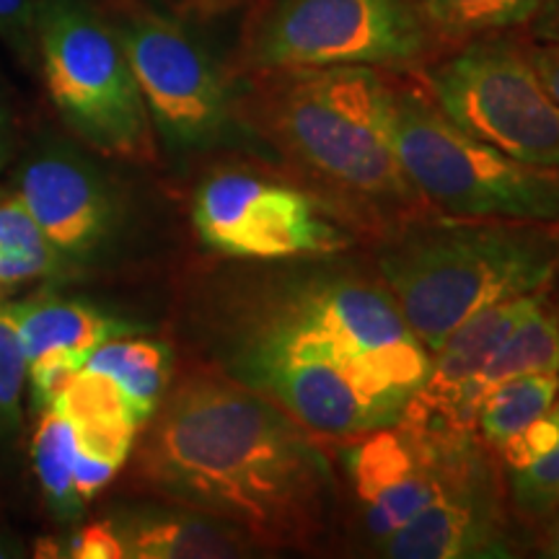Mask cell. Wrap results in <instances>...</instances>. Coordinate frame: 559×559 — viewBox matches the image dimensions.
Masks as SVG:
<instances>
[{
  "instance_id": "obj_1",
  "label": "cell",
  "mask_w": 559,
  "mask_h": 559,
  "mask_svg": "<svg viewBox=\"0 0 559 559\" xmlns=\"http://www.w3.org/2000/svg\"><path fill=\"white\" fill-rule=\"evenodd\" d=\"M228 280L205 313L213 368L311 432L355 438L402 423L430 353L386 285L337 267Z\"/></svg>"
},
{
  "instance_id": "obj_2",
  "label": "cell",
  "mask_w": 559,
  "mask_h": 559,
  "mask_svg": "<svg viewBox=\"0 0 559 559\" xmlns=\"http://www.w3.org/2000/svg\"><path fill=\"white\" fill-rule=\"evenodd\" d=\"M143 430L138 474L169 502L267 544L309 539L326 519L334 474L311 430L218 368L166 389Z\"/></svg>"
},
{
  "instance_id": "obj_3",
  "label": "cell",
  "mask_w": 559,
  "mask_h": 559,
  "mask_svg": "<svg viewBox=\"0 0 559 559\" xmlns=\"http://www.w3.org/2000/svg\"><path fill=\"white\" fill-rule=\"evenodd\" d=\"M557 226L481 218L409 226L381 249L383 285L436 353L474 313L547 288L559 270Z\"/></svg>"
},
{
  "instance_id": "obj_4",
  "label": "cell",
  "mask_w": 559,
  "mask_h": 559,
  "mask_svg": "<svg viewBox=\"0 0 559 559\" xmlns=\"http://www.w3.org/2000/svg\"><path fill=\"white\" fill-rule=\"evenodd\" d=\"M275 120L290 151L342 190L370 200H407L394 143V91L368 66L290 70Z\"/></svg>"
},
{
  "instance_id": "obj_5",
  "label": "cell",
  "mask_w": 559,
  "mask_h": 559,
  "mask_svg": "<svg viewBox=\"0 0 559 559\" xmlns=\"http://www.w3.org/2000/svg\"><path fill=\"white\" fill-rule=\"evenodd\" d=\"M39 68L75 138L109 158L156 156L153 122L120 34L86 0H39Z\"/></svg>"
},
{
  "instance_id": "obj_6",
  "label": "cell",
  "mask_w": 559,
  "mask_h": 559,
  "mask_svg": "<svg viewBox=\"0 0 559 559\" xmlns=\"http://www.w3.org/2000/svg\"><path fill=\"white\" fill-rule=\"evenodd\" d=\"M394 143L412 190L461 218L559 223V171L536 169L456 128L436 104L394 91Z\"/></svg>"
},
{
  "instance_id": "obj_7",
  "label": "cell",
  "mask_w": 559,
  "mask_h": 559,
  "mask_svg": "<svg viewBox=\"0 0 559 559\" xmlns=\"http://www.w3.org/2000/svg\"><path fill=\"white\" fill-rule=\"evenodd\" d=\"M428 26L412 0H275L251 32L247 58L288 73L407 66L428 50Z\"/></svg>"
},
{
  "instance_id": "obj_8",
  "label": "cell",
  "mask_w": 559,
  "mask_h": 559,
  "mask_svg": "<svg viewBox=\"0 0 559 559\" xmlns=\"http://www.w3.org/2000/svg\"><path fill=\"white\" fill-rule=\"evenodd\" d=\"M115 29L143 91L153 132L171 151H213L239 135L228 75L177 19L140 5L122 9Z\"/></svg>"
},
{
  "instance_id": "obj_9",
  "label": "cell",
  "mask_w": 559,
  "mask_h": 559,
  "mask_svg": "<svg viewBox=\"0 0 559 559\" xmlns=\"http://www.w3.org/2000/svg\"><path fill=\"white\" fill-rule=\"evenodd\" d=\"M430 91L456 128L521 164L559 171V104L515 45L466 47L432 70Z\"/></svg>"
},
{
  "instance_id": "obj_10",
  "label": "cell",
  "mask_w": 559,
  "mask_h": 559,
  "mask_svg": "<svg viewBox=\"0 0 559 559\" xmlns=\"http://www.w3.org/2000/svg\"><path fill=\"white\" fill-rule=\"evenodd\" d=\"M192 223L205 247L230 260L293 262L349 247L304 192L260 174L215 171L194 192Z\"/></svg>"
},
{
  "instance_id": "obj_11",
  "label": "cell",
  "mask_w": 559,
  "mask_h": 559,
  "mask_svg": "<svg viewBox=\"0 0 559 559\" xmlns=\"http://www.w3.org/2000/svg\"><path fill=\"white\" fill-rule=\"evenodd\" d=\"M440 438V487L428 506L381 544L394 559L510 557L492 466L472 432Z\"/></svg>"
},
{
  "instance_id": "obj_12",
  "label": "cell",
  "mask_w": 559,
  "mask_h": 559,
  "mask_svg": "<svg viewBox=\"0 0 559 559\" xmlns=\"http://www.w3.org/2000/svg\"><path fill=\"white\" fill-rule=\"evenodd\" d=\"M16 198L66 262H83L107 247L120 213L94 164L68 148H45L19 171Z\"/></svg>"
},
{
  "instance_id": "obj_13",
  "label": "cell",
  "mask_w": 559,
  "mask_h": 559,
  "mask_svg": "<svg viewBox=\"0 0 559 559\" xmlns=\"http://www.w3.org/2000/svg\"><path fill=\"white\" fill-rule=\"evenodd\" d=\"M542 293L474 313L440 345L402 423L430 436H464L474 428V386L502 342L542 304Z\"/></svg>"
},
{
  "instance_id": "obj_14",
  "label": "cell",
  "mask_w": 559,
  "mask_h": 559,
  "mask_svg": "<svg viewBox=\"0 0 559 559\" xmlns=\"http://www.w3.org/2000/svg\"><path fill=\"white\" fill-rule=\"evenodd\" d=\"M347 469L368 534L383 544L436 498L440 438L404 423L366 432L349 451Z\"/></svg>"
},
{
  "instance_id": "obj_15",
  "label": "cell",
  "mask_w": 559,
  "mask_h": 559,
  "mask_svg": "<svg viewBox=\"0 0 559 559\" xmlns=\"http://www.w3.org/2000/svg\"><path fill=\"white\" fill-rule=\"evenodd\" d=\"M21 345L29 366L32 404L37 412L50 407L58 391L66 386L104 342L143 334L148 326L115 317L96 306L75 304L52 296L11 304Z\"/></svg>"
},
{
  "instance_id": "obj_16",
  "label": "cell",
  "mask_w": 559,
  "mask_h": 559,
  "mask_svg": "<svg viewBox=\"0 0 559 559\" xmlns=\"http://www.w3.org/2000/svg\"><path fill=\"white\" fill-rule=\"evenodd\" d=\"M111 526L132 559L247 557L257 544L234 523L185 506L128 510L111 519Z\"/></svg>"
},
{
  "instance_id": "obj_17",
  "label": "cell",
  "mask_w": 559,
  "mask_h": 559,
  "mask_svg": "<svg viewBox=\"0 0 559 559\" xmlns=\"http://www.w3.org/2000/svg\"><path fill=\"white\" fill-rule=\"evenodd\" d=\"M83 368L107 376L130 404L140 428H145L169 389L171 349L164 342L132 334L104 342L88 355Z\"/></svg>"
},
{
  "instance_id": "obj_18",
  "label": "cell",
  "mask_w": 559,
  "mask_h": 559,
  "mask_svg": "<svg viewBox=\"0 0 559 559\" xmlns=\"http://www.w3.org/2000/svg\"><path fill=\"white\" fill-rule=\"evenodd\" d=\"M75 453H79V432H75L73 419L50 404L45 412H39L32 440V461L41 495L60 521H79L86 508L73 485Z\"/></svg>"
},
{
  "instance_id": "obj_19",
  "label": "cell",
  "mask_w": 559,
  "mask_h": 559,
  "mask_svg": "<svg viewBox=\"0 0 559 559\" xmlns=\"http://www.w3.org/2000/svg\"><path fill=\"white\" fill-rule=\"evenodd\" d=\"M534 373L559 376V319L544 309V304L515 324V330L508 334L492 360L481 370L474 386V412L485 391L519 376Z\"/></svg>"
},
{
  "instance_id": "obj_20",
  "label": "cell",
  "mask_w": 559,
  "mask_h": 559,
  "mask_svg": "<svg viewBox=\"0 0 559 559\" xmlns=\"http://www.w3.org/2000/svg\"><path fill=\"white\" fill-rule=\"evenodd\" d=\"M557 394L559 376L555 373L519 376L481 394L474 425L489 445H500L549 412Z\"/></svg>"
},
{
  "instance_id": "obj_21",
  "label": "cell",
  "mask_w": 559,
  "mask_h": 559,
  "mask_svg": "<svg viewBox=\"0 0 559 559\" xmlns=\"http://www.w3.org/2000/svg\"><path fill=\"white\" fill-rule=\"evenodd\" d=\"M66 260L37 226L16 194L0 192V283L19 285L26 280L52 277Z\"/></svg>"
},
{
  "instance_id": "obj_22",
  "label": "cell",
  "mask_w": 559,
  "mask_h": 559,
  "mask_svg": "<svg viewBox=\"0 0 559 559\" xmlns=\"http://www.w3.org/2000/svg\"><path fill=\"white\" fill-rule=\"evenodd\" d=\"M547 0H417L425 21L449 37L531 24Z\"/></svg>"
},
{
  "instance_id": "obj_23",
  "label": "cell",
  "mask_w": 559,
  "mask_h": 559,
  "mask_svg": "<svg viewBox=\"0 0 559 559\" xmlns=\"http://www.w3.org/2000/svg\"><path fill=\"white\" fill-rule=\"evenodd\" d=\"M29 366L21 345L11 304H0V430L11 432L21 425V394H24Z\"/></svg>"
},
{
  "instance_id": "obj_24",
  "label": "cell",
  "mask_w": 559,
  "mask_h": 559,
  "mask_svg": "<svg viewBox=\"0 0 559 559\" xmlns=\"http://www.w3.org/2000/svg\"><path fill=\"white\" fill-rule=\"evenodd\" d=\"M555 409L559 415V394L555 400ZM510 489H513L515 508L528 519H547L559 508V438L551 449L531 461L523 469L510 472Z\"/></svg>"
},
{
  "instance_id": "obj_25",
  "label": "cell",
  "mask_w": 559,
  "mask_h": 559,
  "mask_svg": "<svg viewBox=\"0 0 559 559\" xmlns=\"http://www.w3.org/2000/svg\"><path fill=\"white\" fill-rule=\"evenodd\" d=\"M39 0H0V41L26 68L39 66Z\"/></svg>"
},
{
  "instance_id": "obj_26",
  "label": "cell",
  "mask_w": 559,
  "mask_h": 559,
  "mask_svg": "<svg viewBox=\"0 0 559 559\" xmlns=\"http://www.w3.org/2000/svg\"><path fill=\"white\" fill-rule=\"evenodd\" d=\"M557 438H559V415L555 404H551V409L544 412L539 419H534V423L526 425L521 432H515L513 438H508L506 443L498 445L502 464L508 466V472L523 469V466H528L531 461L544 456V453L557 443Z\"/></svg>"
},
{
  "instance_id": "obj_27",
  "label": "cell",
  "mask_w": 559,
  "mask_h": 559,
  "mask_svg": "<svg viewBox=\"0 0 559 559\" xmlns=\"http://www.w3.org/2000/svg\"><path fill=\"white\" fill-rule=\"evenodd\" d=\"M68 555L75 559H122L124 551L111 521H99L73 536Z\"/></svg>"
},
{
  "instance_id": "obj_28",
  "label": "cell",
  "mask_w": 559,
  "mask_h": 559,
  "mask_svg": "<svg viewBox=\"0 0 559 559\" xmlns=\"http://www.w3.org/2000/svg\"><path fill=\"white\" fill-rule=\"evenodd\" d=\"M531 66H534L536 75H539L544 88L549 91V96L559 104V45L551 41H542V45L526 50Z\"/></svg>"
},
{
  "instance_id": "obj_29",
  "label": "cell",
  "mask_w": 559,
  "mask_h": 559,
  "mask_svg": "<svg viewBox=\"0 0 559 559\" xmlns=\"http://www.w3.org/2000/svg\"><path fill=\"white\" fill-rule=\"evenodd\" d=\"M531 32L539 41L559 45V0H547L539 13L531 19Z\"/></svg>"
},
{
  "instance_id": "obj_30",
  "label": "cell",
  "mask_w": 559,
  "mask_h": 559,
  "mask_svg": "<svg viewBox=\"0 0 559 559\" xmlns=\"http://www.w3.org/2000/svg\"><path fill=\"white\" fill-rule=\"evenodd\" d=\"M13 153H16V130H13L11 111L5 107L3 94H0V171L11 164Z\"/></svg>"
},
{
  "instance_id": "obj_31",
  "label": "cell",
  "mask_w": 559,
  "mask_h": 559,
  "mask_svg": "<svg viewBox=\"0 0 559 559\" xmlns=\"http://www.w3.org/2000/svg\"><path fill=\"white\" fill-rule=\"evenodd\" d=\"M547 531H544V555L559 559V508L547 515Z\"/></svg>"
},
{
  "instance_id": "obj_32",
  "label": "cell",
  "mask_w": 559,
  "mask_h": 559,
  "mask_svg": "<svg viewBox=\"0 0 559 559\" xmlns=\"http://www.w3.org/2000/svg\"><path fill=\"white\" fill-rule=\"evenodd\" d=\"M5 555H9V551H5L3 547H0V557H5Z\"/></svg>"
}]
</instances>
